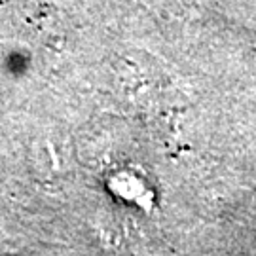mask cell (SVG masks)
<instances>
[{
	"label": "cell",
	"mask_w": 256,
	"mask_h": 256,
	"mask_svg": "<svg viewBox=\"0 0 256 256\" xmlns=\"http://www.w3.org/2000/svg\"><path fill=\"white\" fill-rule=\"evenodd\" d=\"M108 188L116 194L118 198L126 200L129 203H135L138 207H142L144 210H152V205H154V190L144 182L142 176H138L135 173H118L110 178Z\"/></svg>",
	"instance_id": "obj_1"
}]
</instances>
